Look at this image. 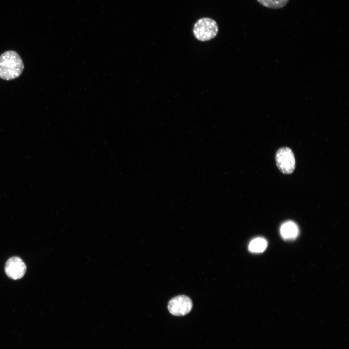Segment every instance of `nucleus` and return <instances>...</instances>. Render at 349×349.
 I'll list each match as a JSON object with an SVG mask.
<instances>
[{"label": "nucleus", "mask_w": 349, "mask_h": 349, "mask_svg": "<svg viewBox=\"0 0 349 349\" xmlns=\"http://www.w3.org/2000/svg\"><path fill=\"white\" fill-rule=\"evenodd\" d=\"M5 271L10 278L17 280L24 275L26 271V266L22 260L17 256L10 258L6 262Z\"/></svg>", "instance_id": "obj_5"}, {"label": "nucleus", "mask_w": 349, "mask_h": 349, "mask_svg": "<svg viewBox=\"0 0 349 349\" xmlns=\"http://www.w3.org/2000/svg\"><path fill=\"white\" fill-rule=\"evenodd\" d=\"M193 32L198 40L207 41L217 35L218 26L214 19L209 17H203L196 22L193 27Z\"/></svg>", "instance_id": "obj_2"}, {"label": "nucleus", "mask_w": 349, "mask_h": 349, "mask_svg": "<svg viewBox=\"0 0 349 349\" xmlns=\"http://www.w3.org/2000/svg\"><path fill=\"white\" fill-rule=\"evenodd\" d=\"M23 69V61L16 52L8 50L0 55V78L7 80L15 79Z\"/></svg>", "instance_id": "obj_1"}, {"label": "nucleus", "mask_w": 349, "mask_h": 349, "mask_svg": "<svg viewBox=\"0 0 349 349\" xmlns=\"http://www.w3.org/2000/svg\"><path fill=\"white\" fill-rule=\"evenodd\" d=\"M267 246L268 242L266 239L262 237H258L250 242L248 248L252 253H259L264 252Z\"/></svg>", "instance_id": "obj_7"}, {"label": "nucleus", "mask_w": 349, "mask_h": 349, "mask_svg": "<svg viewBox=\"0 0 349 349\" xmlns=\"http://www.w3.org/2000/svg\"><path fill=\"white\" fill-rule=\"evenodd\" d=\"M299 232L298 226L292 221H288L284 223L280 228L281 235L286 240L295 239L298 237Z\"/></svg>", "instance_id": "obj_6"}, {"label": "nucleus", "mask_w": 349, "mask_h": 349, "mask_svg": "<svg viewBox=\"0 0 349 349\" xmlns=\"http://www.w3.org/2000/svg\"><path fill=\"white\" fill-rule=\"evenodd\" d=\"M262 5L270 9H279L284 7L289 0H257Z\"/></svg>", "instance_id": "obj_8"}, {"label": "nucleus", "mask_w": 349, "mask_h": 349, "mask_svg": "<svg viewBox=\"0 0 349 349\" xmlns=\"http://www.w3.org/2000/svg\"><path fill=\"white\" fill-rule=\"evenodd\" d=\"M276 165L280 171L285 174H291L295 168L294 155L288 147H282L276 154Z\"/></svg>", "instance_id": "obj_3"}, {"label": "nucleus", "mask_w": 349, "mask_h": 349, "mask_svg": "<svg viewBox=\"0 0 349 349\" xmlns=\"http://www.w3.org/2000/svg\"><path fill=\"white\" fill-rule=\"evenodd\" d=\"M192 308L191 299L185 295H179L172 299L168 304L169 312L176 316H182L188 314Z\"/></svg>", "instance_id": "obj_4"}]
</instances>
